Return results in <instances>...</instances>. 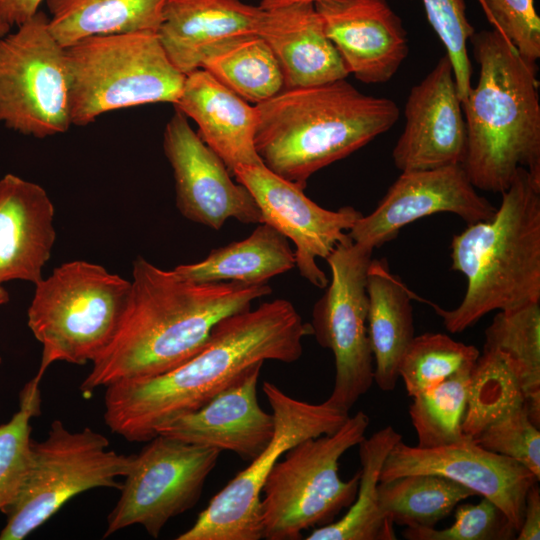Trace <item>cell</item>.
<instances>
[{"instance_id": "obj_8", "label": "cell", "mask_w": 540, "mask_h": 540, "mask_svg": "<svg viewBox=\"0 0 540 540\" xmlns=\"http://www.w3.org/2000/svg\"><path fill=\"white\" fill-rule=\"evenodd\" d=\"M369 424V416L358 411L337 431L308 438L283 454L262 489V538L301 539L303 531L334 522L353 503L360 474L344 481L339 460L365 438Z\"/></svg>"}, {"instance_id": "obj_15", "label": "cell", "mask_w": 540, "mask_h": 540, "mask_svg": "<svg viewBox=\"0 0 540 540\" xmlns=\"http://www.w3.org/2000/svg\"><path fill=\"white\" fill-rule=\"evenodd\" d=\"M422 473L443 476L488 499L516 532L522 524L526 494L539 482L520 463L481 447L466 435L434 448L410 446L400 440L383 464L380 481Z\"/></svg>"}, {"instance_id": "obj_16", "label": "cell", "mask_w": 540, "mask_h": 540, "mask_svg": "<svg viewBox=\"0 0 540 540\" xmlns=\"http://www.w3.org/2000/svg\"><path fill=\"white\" fill-rule=\"evenodd\" d=\"M163 150L173 171L176 205L185 218L214 230L230 218L243 224L263 223L249 190L233 181L221 158L177 109L165 126Z\"/></svg>"}, {"instance_id": "obj_40", "label": "cell", "mask_w": 540, "mask_h": 540, "mask_svg": "<svg viewBox=\"0 0 540 540\" xmlns=\"http://www.w3.org/2000/svg\"><path fill=\"white\" fill-rule=\"evenodd\" d=\"M515 539H540V489L538 482L534 483L526 494L522 524Z\"/></svg>"}, {"instance_id": "obj_7", "label": "cell", "mask_w": 540, "mask_h": 540, "mask_svg": "<svg viewBox=\"0 0 540 540\" xmlns=\"http://www.w3.org/2000/svg\"><path fill=\"white\" fill-rule=\"evenodd\" d=\"M130 281L103 266L75 260L35 284L28 326L42 345L40 382L57 362L93 361L111 340L130 292Z\"/></svg>"}, {"instance_id": "obj_25", "label": "cell", "mask_w": 540, "mask_h": 540, "mask_svg": "<svg viewBox=\"0 0 540 540\" xmlns=\"http://www.w3.org/2000/svg\"><path fill=\"white\" fill-rule=\"evenodd\" d=\"M366 290L374 383L389 392L397 385L401 358L415 336L411 300L416 295L390 271L386 259H371Z\"/></svg>"}, {"instance_id": "obj_12", "label": "cell", "mask_w": 540, "mask_h": 540, "mask_svg": "<svg viewBox=\"0 0 540 540\" xmlns=\"http://www.w3.org/2000/svg\"><path fill=\"white\" fill-rule=\"evenodd\" d=\"M373 249L348 237L325 259L331 278L312 310L317 343L334 356V385L327 401L348 411L374 383L366 279Z\"/></svg>"}, {"instance_id": "obj_39", "label": "cell", "mask_w": 540, "mask_h": 540, "mask_svg": "<svg viewBox=\"0 0 540 540\" xmlns=\"http://www.w3.org/2000/svg\"><path fill=\"white\" fill-rule=\"evenodd\" d=\"M488 21L526 60L540 58V18L534 0H478Z\"/></svg>"}, {"instance_id": "obj_17", "label": "cell", "mask_w": 540, "mask_h": 540, "mask_svg": "<svg viewBox=\"0 0 540 540\" xmlns=\"http://www.w3.org/2000/svg\"><path fill=\"white\" fill-rule=\"evenodd\" d=\"M496 207L481 196L461 164L401 172L377 207L348 231L353 242L375 249L423 217L446 212L468 225L493 217Z\"/></svg>"}, {"instance_id": "obj_41", "label": "cell", "mask_w": 540, "mask_h": 540, "mask_svg": "<svg viewBox=\"0 0 540 540\" xmlns=\"http://www.w3.org/2000/svg\"><path fill=\"white\" fill-rule=\"evenodd\" d=\"M44 0H0V20L11 28L33 17Z\"/></svg>"}, {"instance_id": "obj_19", "label": "cell", "mask_w": 540, "mask_h": 540, "mask_svg": "<svg viewBox=\"0 0 540 540\" xmlns=\"http://www.w3.org/2000/svg\"><path fill=\"white\" fill-rule=\"evenodd\" d=\"M325 33L347 71L366 84H383L409 54L407 32L386 0L316 3Z\"/></svg>"}, {"instance_id": "obj_4", "label": "cell", "mask_w": 540, "mask_h": 540, "mask_svg": "<svg viewBox=\"0 0 540 540\" xmlns=\"http://www.w3.org/2000/svg\"><path fill=\"white\" fill-rule=\"evenodd\" d=\"M255 108L263 165L302 188L317 171L387 132L400 114L393 100L366 95L346 79L283 89Z\"/></svg>"}, {"instance_id": "obj_31", "label": "cell", "mask_w": 540, "mask_h": 540, "mask_svg": "<svg viewBox=\"0 0 540 540\" xmlns=\"http://www.w3.org/2000/svg\"><path fill=\"white\" fill-rule=\"evenodd\" d=\"M483 349L503 353L525 396L532 422L540 426V302L499 311L485 331Z\"/></svg>"}, {"instance_id": "obj_18", "label": "cell", "mask_w": 540, "mask_h": 540, "mask_svg": "<svg viewBox=\"0 0 540 540\" xmlns=\"http://www.w3.org/2000/svg\"><path fill=\"white\" fill-rule=\"evenodd\" d=\"M404 117V129L392 151L397 169L406 172L463 163L466 125L446 55L411 88Z\"/></svg>"}, {"instance_id": "obj_10", "label": "cell", "mask_w": 540, "mask_h": 540, "mask_svg": "<svg viewBox=\"0 0 540 540\" xmlns=\"http://www.w3.org/2000/svg\"><path fill=\"white\" fill-rule=\"evenodd\" d=\"M263 392L275 421L272 439L212 497L195 523L177 540L261 539V494L276 462L298 443L337 431L350 416L327 400L313 404L293 398L268 381L263 383Z\"/></svg>"}, {"instance_id": "obj_43", "label": "cell", "mask_w": 540, "mask_h": 540, "mask_svg": "<svg viewBox=\"0 0 540 540\" xmlns=\"http://www.w3.org/2000/svg\"><path fill=\"white\" fill-rule=\"evenodd\" d=\"M9 301V294L7 290L0 284V306L6 304ZM2 359L0 357V363Z\"/></svg>"}, {"instance_id": "obj_5", "label": "cell", "mask_w": 540, "mask_h": 540, "mask_svg": "<svg viewBox=\"0 0 540 540\" xmlns=\"http://www.w3.org/2000/svg\"><path fill=\"white\" fill-rule=\"evenodd\" d=\"M501 195L491 219L452 239L451 269L467 279L460 304L445 310L427 301L451 333L492 311L540 302V178L519 168Z\"/></svg>"}, {"instance_id": "obj_38", "label": "cell", "mask_w": 540, "mask_h": 540, "mask_svg": "<svg viewBox=\"0 0 540 540\" xmlns=\"http://www.w3.org/2000/svg\"><path fill=\"white\" fill-rule=\"evenodd\" d=\"M472 439L481 447L520 463L540 481V431L526 406L496 420Z\"/></svg>"}, {"instance_id": "obj_30", "label": "cell", "mask_w": 540, "mask_h": 540, "mask_svg": "<svg viewBox=\"0 0 540 540\" xmlns=\"http://www.w3.org/2000/svg\"><path fill=\"white\" fill-rule=\"evenodd\" d=\"M476 493L434 474H409L380 481L379 507L393 524L406 528H434L458 504Z\"/></svg>"}, {"instance_id": "obj_33", "label": "cell", "mask_w": 540, "mask_h": 540, "mask_svg": "<svg viewBox=\"0 0 540 540\" xmlns=\"http://www.w3.org/2000/svg\"><path fill=\"white\" fill-rule=\"evenodd\" d=\"M473 366L412 396L408 412L418 439L416 446L434 448L456 442L464 436L462 422Z\"/></svg>"}, {"instance_id": "obj_26", "label": "cell", "mask_w": 540, "mask_h": 540, "mask_svg": "<svg viewBox=\"0 0 540 540\" xmlns=\"http://www.w3.org/2000/svg\"><path fill=\"white\" fill-rule=\"evenodd\" d=\"M296 267L289 240L278 230L260 223L245 239L211 250L199 262L182 264L174 270L197 283H267Z\"/></svg>"}, {"instance_id": "obj_23", "label": "cell", "mask_w": 540, "mask_h": 540, "mask_svg": "<svg viewBox=\"0 0 540 540\" xmlns=\"http://www.w3.org/2000/svg\"><path fill=\"white\" fill-rule=\"evenodd\" d=\"M175 109L192 119L198 135L233 172L238 165L263 164L255 148L257 112L209 72L198 68L185 75Z\"/></svg>"}, {"instance_id": "obj_14", "label": "cell", "mask_w": 540, "mask_h": 540, "mask_svg": "<svg viewBox=\"0 0 540 540\" xmlns=\"http://www.w3.org/2000/svg\"><path fill=\"white\" fill-rule=\"evenodd\" d=\"M232 175L244 185L258 205L263 223L281 232L295 245L296 267L301 277L324 289L329 283L317 259H326L345 241L363 215L352 206L325 209L304 193V188L278 176L263 164L238 165Z\"/></svg>"}, {"instance_id": "obj_1", "label": "cell", "mask_w": 540, "mask_h": 540, "mask_svg": "<svg viewBox=\"0 0 540 540\" xmlns=\"http://www.w3.org/2000/svg\"><path fill=\"white\" fill-rule=\"evenodd\" d=\"M312 334L311 324L285 299L228 315L213 327L205 346L177 368L105 387V423L129 442H147L160 426L199 409L254 365L297 361L304 337Z\"/></svg>"}, {"instance_id": "obj_44", "label": "cell", "mask_w": 540, "mask_h": 540, "mask_svg": "<svg viewBox=\"0 0 540 540\" xmlns=\"http://www.w3.org/2000/svg\"><path fill=\"white\" fill-rule=\"evenodd\" d=\"M11 27L0 20V38L6 36L10 32Z\"/></svg>"}, {"instance_id": "obj_3", "label": "cell", "mask_w": 540, "mask_h": 540, "mask_svg": "<svg viewBox=\"0 0 540 540\" xmlns=\"http://www.w3.org/2000/svg\"><path fill=\"white\" fill-rule=\"evenodd\" d=\"M478 81L462 101L467 133L461 164L476 189L504 192L519 168L540 178L538 66L497 30L470 38Z\"/></svg>"}, {"instance_id": "obj_21", "label": "cell", "mask_w": 540, "mask_h": 540, "mask_svg": "<svg viewBox=\"0 0 540 540\" xmlns=\"http://www.w3.org/2000/svg\"><path fill=\"white\" fill-rule=\"evenodd\" d=\"M54 206L39 184L14 174L0 179V284H37L56 239Z\"/></svg>"}, {"instance_id": "obj_27", "label": "cell", "mask_w": 540, "mask_h": 540, "mask_svg": "<svg viewBox=\"0 0 540 540\" xmlns=\"http://www.w3.org/2000/svg\"><path fill=\"white\" fill-rule=\"evenodd\" d=\"M400 440L402 435L387 425L357 445L361 468L355 500L339 520L314 528L306 540L396 539L393 522L380 510L378 485L383 464Z\"/></svg>"}, {"instance_id": "obj_34", "label": "cell", "mask_w": 540, "mask_h": 540, "mask_svg": "<svg viewBox=\"0 0 540 540\" xmlns=\"http://www.w3.org/2000/svg\"><path fill=\"white\" fill-rule=\"evenodd\" d=\"M479 355L474 345L456 341L444 333H424L414 336L408 345L398 375L412 397L473 366Z\"/></svg>"}, {"instance_id": "obj_29", "label": "cell", "mask_w": 540, "mask_h": 540, "mask_svg": "<svg viewBox=\"0 0 540 540\" xmlns=\"http://www.w3.org/2000/svg\"><path fill=\"white\" fill-rule=\"evenodd\" d=\"M200 68L254 105L284 89L279 63L257 33L235 36L210 47L201 59Z\"/></svg>"}, {"instance_id": "obj_2", "label": "cell", "mask_w": 540, "mask_h": 540, "mask_svg": "<svg viewBox=\"0 0 540 540\" xmlns=\"http://www.w3.org/2000/svg\"><path fill=\"white\" fill-rule=\"evenodd\" d=\"M126 306L80 385L84 396L114 383L152 378L195 356L224 317L271 294L268 283H197L142 256L133 262Z\"/></svg>"}, {"instance_id": "obj_32", "label": "cell", "mask_w": 540, "mask_h": 540, "mask_svg": "<svg viewBox=\"0 0 540 540\" xmlns=\"http://www.w3.org/2000/svg\"><path fill=\"white\" fill-rule=\"evenodd\" d=\"M526 406L525 396L508 358L483 349L470 372L464 435L474 438L511 411Z\"/></svg>"}, {"instance_id": "obj_36", "label": "cell", "mask_w": 540, "mask_h": 540, "mask_svg": "<svg viewBox=\"0 0 540 540\" xmlns=\"http://www.w3.org/2000/svg\"><path fill=\"white\" fill-rule=\"evenodd\" d=\"M422 2L431 27L446 49L457 91L463 101L472 87V66L467 45L475 32L466 16L465 0Z\"/></svg>"}, {"instance_id": "obj_42", "label": "cell", "mask_w": 540, "mask_h": 540, "mask_svg": "<svg viewBox=\"0 0 540 540\" xmlns=\"http://www.w3.org/2000/svg\"><path fill=\"white\" fill-rule=\"evenodd\" d=\"M334 1V0H261L259 7L264 10L283 7L292 4L305 3L316 4L320 2Z\"/></svg>"}, {"instance_id": "obj_35", "label": "cell", "mask_w": 540, "mask_h": 540, "mask_svg": "<svg viewBox=\"0 0 540 540\" xmlns=\"http://www.w3.org/2000/svg\"><path fill=\"white\" fill-rule=\"evenodd\" d=\"M39 383L34 378L20 393L19 410L0 425V511L16 497L29 462L32 417L40 415Z\"/></svg>"}, {"instance_id": "obj_9", "label": "cell", "mask_w": 540, "mask_h": 540, "mask_svg": "<svg viewBox=\"0 0 540 540\" xmlns=\"http://www.w3.org/2000/svg\"><path fill=\"white\" fill-rule=\"evenodd\" d=\"M132 455L117 453L103 434L85 427L71 431L54 420L45 440H31L25 477L2 513L0 540H22L74 496L94 488H121Z\"/></svg>"}, {"instance_id": "obj_11", "label": "cell", "mask_w": 540, "mask_h": 540, "mask_svg": "<svg viewBox=\"0 0 540 540\" xmlns=\"http://www.w3.org/2000/svg\"><path fill=\"white\" fill-rule=\"evenodd\" d=\"M17 27L0 38V122L39 139L65 133L72 125L65 48L43 11Z\"/></svg>"}, {"instance_id": "obj_6", "label": "cell", "mask_w": 540, "mask_h": 540, "mask_svg": "<svg viewBox=\"0 0 540 540\" xmlns=\"http://www.w3.org/2000/svg\"><path fill=\"white\" fill-rule=\"evenodd\" d=\"M72 125L106 112L144 104H174L185 80L156 32L86 37L65 48Z\"/></svg>"}, {"instance_id": "obj_24", "label": "cell", "mask_w": 540, "mask_h": 540, "mask_svg": "<svg viewBox=\"0 0 540 540\" xmlns=\"http://www.w3.org/2000/svg\"><path fill=\"white\" fill-rule=\"evenodd\" d=\"M261 13L242 0H166L157 36L171 63L186 75L200 68L210 47L257 33Z\"/></svg>"}, {"instance_id": "obj_13", "label": "cell", "mask_w": 540, "mask_h": 540, "mask_svg": "<svg viewBox=\"0 0 540 540\" xmlns=\"http://www.w3.org/2000/svg\"><path fill=\"white\" fill-rule=\"evenodd\" d=\"M133 454L104 538L141 525L158 538L168 521L195 506L220 451L156 435Z\"/></svg>"}, {"instance_id": "obj_28", "label": "cell", "mask_w": 540, "mask_h": 540, "mask_svg": "<svg viewBox=\"0 0 540 540\" xmlns=\"http://www.w3.org/2000/svg\"><path fill=\"white\" fill-rule=\"evenodd\" d=\"M51 34L64 48L86 37L158 31L166 0H45Z\"/></svg>"}, {"instance_id": "obj_20", "label": "cell", "mask_w": 540, "mask_h": 540, "mask_svg": "<svg viewBox=\"0 0 540 540\" xmlns=\"http://www.w3.org/2000/svg\"><path fill=\"white\" fill-rule=\"evenodd\" d=\"M263 363L245 371L202 407L181 415L156 430L186 443L231 451L252 461L268 445L274 433V416L264 411L257 397Z\"/></svg>"}, {"instance_id": "obj_37", "label": "cell", "mask_w": 540, "mask_h": 540, "mask_svg": "<svg viewBox=\"0 0 540 540\" xmlns=\"http://www.w3.org/2000/svg\"><path fill=\"white\" fill-rule=\"evenodd\" d=\"M455 520L447 528H406L408 540H508L517 532L503 512L486 498L477 504H458Z\"/></svg>"}, {"instance_id": "obj_22", "label": "cell", "mask_w": 540, "mask_h": 540, "mask_svg": "<svg viewBox=\"0 0 540 540\" xmlns=\"http://www.w3.org/2000/svg\"><path fill=\"white\" fill-rule=\"evenodd\" d=\"M257 34L279 63L284 89L322 85L349 75L314 4L262 9Z\"/></svg>"}]
</instances>
